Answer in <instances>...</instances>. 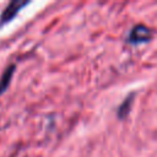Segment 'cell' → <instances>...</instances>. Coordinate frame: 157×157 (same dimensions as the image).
<instances>
[{
  "label": "cell",
  "instance_id": "1",
  "mask_svg": "<svg viewBox=\"0 0 157 157\" xmlns=\"http://www.w3.org/2000/svg\"><path fill=\"white\" fill-rule=\"evenodd\" d=\"M28 4V1H22V0H13L11 1L2 11V13L0 15V25H4V23H7L10 22L17 13L18 11L26 6Z\"/></svg>",
  "mask_w": 157,
  "mask_h": 157
},
{
  "label": "cell",
  "instance_id": "4",
  "mask_svg": "<svg viewBox=\"0 0 157 157\" xmlns=\"http://www.w3.org/2000/svg\"><path fill=\"white\" fill-rule=\"evenodd\" d=\"M130 104H131V96H129V97L119 105V109H118V115H119V118H124V117L129 113Z\"/></svg>",
  "mask_w": 157,
  "mask_h": 157
},
{
  "label": "cell",
  "instance_id": "2",
  "mask_svg": "<svg viewBox=\"0 0 157 157\" xmlns=\"http://www.w3.org/2000/svg\"><path fill=\"white\" fill-rule=\"evenodd\" d=\"M151 37H152V32H151L150 28H147V27L144 26V25H137V26H135V27L130 31L129 37H128V40H129L130 43L139 44V43L150 40Z\"/></svg>",
  "mask_w": 157,
  "mask_h": 157
},
{
  "label": "cell",
  "instance_id": "3",
  "mask_svg": "<svg viewBox=\"0 0 157 157\" xmlns=\"http://www.w3.org/2000/svg\"><path fill=\"white\" fill-rule=\"evenodd\" d=\"M13 65H11V66H9L6 70H5V72L2 74V76H1V78H0V94L6 90V87L9 86V83H10V80H11V76H12V74H13Z\"/></svg>",
  "mask_w": 157,
  "mask_h": 157
}]
</instances>
